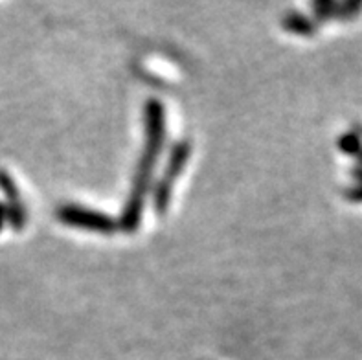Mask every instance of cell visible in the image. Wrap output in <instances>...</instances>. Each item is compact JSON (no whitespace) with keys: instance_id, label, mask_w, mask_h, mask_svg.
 <instances>
[{"instance_id":"cell-4","label":"cell","mask_w":362,"mask_h":360,"mask_svg":"<svg viewBox=\"0 0 362 360\" xmlns=\"http://www.w3.org/2000/svg\"><path fill=\"white\" fill-rule=\"evenodd\" d=\"M0 190L4 192L6 197V223L13 230H23L26 224V208H24L18 190L15 186L13 178L9 177L6 171H0Z\"/></svg>"},{"instance_id":"cell-5","label":"cell","mask_w":362,"mask_h":360,"mask_svg":"<svg viewBox=\"0 0 362 360\" xmlns=\"http://www.w3.org/2000/svg\"><path fill=\"white\" fill-rule=\"evenodd\" d=\"M284 26L294 33H309L313 32V24L300 13H289L284 18Z\"/></svg>"},{"instance_id":"cell-1","label":"cell","mask_w":362,"mask_h":360,"mask_svg":"<svg viewBox=\"0 0 362 360\" xmlns=\"http://www.w3.org/2000/svg\"><path fill=\"white\" fill-rule=\"evenodd\" d=\"M144 122H146V146H144L142 156L134 171L133 187L129 195L125 208L119 217L118 228L131 233L136 232L142 221L144 202L146 193L151 184L153 171H155L156 158L160 155L162 146L165 140V110L158 100H149L144 109Z\"/></svg>"},{"instance_id":"cell-2","label":"cell","mask_w":362,"mask_h":360,"mask_svg":"<svg viewBox=\"0 0 362 360\" xmlns=\"http://www.w3.org/2000/svg\"><path fill=\"white\" fill-rule=\"evenodd\" d=\"M189 153H192V146H189V141L186 140L177 141V144L171 147L164 175H162L160 182L156 184L155 193H153L156 214L162 215L168 211V206H170V201H171V193H173L175 180H177L179 175L182 173L184 166H186V162H188L189 158Z\"/></svg>"},{"instance_id":"cell-3","label":"cell","mask_w":362,"mask_h":360,"mask_svg":"<svg viewBox=\"0 0 362 360\" xmlns=\"http://www.w3.org/2000/svg\"><path fill=\"white\" fill-rule=\"evenodd\" d=\"M57 217H59L61 223L69 224V226L90 230V232L112 233L118 228V223L112 217H109V215L76 204L61 206L59 210H57Z\"/></svg>"},{"instance_id":"cell-6","label":"cell","mask_w":362,"mask_h":360,"mask_svg":"<svg viewBox=\"0 0 362 360\" xmlns=\"http://www.w3.org/2000/svg\"><path fill=\"white\" fill-rule=\"evenodd\" d=\"M6 224V206L0 202V230L4 228Z\"/></svg>"}]
</instances>
